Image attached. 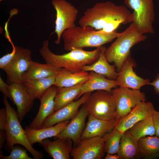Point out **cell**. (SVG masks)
Wrapping results in <instances>:
<instances>
[{
  "instance_id": "4316f807",
  "label": "cell",
  "mask_w": 159,
  "mask_h": 159,
  "mask_svg": "<svg viewBox=\"0 0 159 159\" xmlns=\"http://www.w3.org/2000/svg\"><path fill=\"white\" fill-rule=\"evenodd\" d=\"M83 84L70 87H57L54 99V112L74 101L80 94Z\"/></svg>"
},
{
  "instance_id": "d4e9b609",
  "label": "cell",
  "mask_w": 159,
  "mask_h": 159,
  "mask_svg": "<svg viewBox=\"0 0 159 159\" xmlns=\"http://www.w3.org/2000/svg\"><path fill=\"white\" fill-rule=\"evenodd\" d=\"M106 49L104 46H102L97 60L91 64L85 66L82 70L93 71L109 79L115 80L117 72L115 70V66L110 65L105 58L104 53Z\"/></svg>"
},
{
  "instance_id": "484cf974",
  "label": "cell",
  "mask_w": 159,
  "mask_h": 159,
  "mask_svg": "<svg viewBox=\"0 0 159 159\" xmlns=\"http://www.w3.org/2000/svg\"><path fill=\"white\" fill-rule=\"evenodd\" d=\"M55 75L34 80H27L22 82L24 87L33 100L39 99L55 82Z\"/></svg>"
},
{
  "instance_id": "ab89813d",
  "label": "cell",
  "mask_w": 159,
  "mask_h": 159,
  "mask_svg": "<svg viewBox=\"0 0 159 159\" xmlns=\"http://www.w3.org/2000/svg\"><path fill=\"white\" fill-rule=\"evenodd\" d=\"M2 0H0V1H2Z\"/></svg>"
},
{
  "instance_id": "1f68e13d",
  "label": "cell",
  "mask_w": 159,
  "mask_h": 159,
  "mask_svg": "<svg viewBox=\"0 0 159 159\" xmlns=\"http://www.w3.org/2000/svg\"><path fill=\"white\" fill-rule=\"evenodd\" d=\"M121 24H123L122 21L119 20H114L108 23L101 29L96 30V31L99 33H111L116 30L117 28Z\"/></svg>"
},
{
  "instance_id": "836d02e7",
  "label": "cell",
  "mask_w": 159,
  "mask_h": 159,
  "mask_svg": "<svg viewBox=\"0 0 159 159\" xmlns=\"http://www.w3.org/2000/svg\"><path fill=\"white\" fill-rule=\"evenodd\" d=\"M8 123V116L6 108L0 110V131H5Z\"/></svg>"
},
{
  "instance_id": "3957f363",
  "label": "cell",
  "mask_w": 159,
  "mask_h": 159,
  "mask_svg": "<svg viewBox=\"0 0 159 159\" xmlns=\"http://www.w3.org/2000/svg\"><path fill=\"white\" fill-rule=\"evenodd\" d=\"M120 33L115 30L109 33H99L89 26H76L62 33L64 50L71 51L85 47H98L112 41Z\"/></svg>"
},
{
  "instance_id": "30bf717a",
  "label": "cell",
  "mask_w": 159,
  "mask_h": 159,
  "mask_svg": "<svg viewBox=\"0 0 159 159\" xmlns=\"http://www.w3.org/2000/svg\"><path fill=\"white\" fill-rule=\"evenodd\" d=\"M16 52L13 59L3 70L6 72L10 84L22 83V76L29 69L31 59V52L27 48L15 46Z\"/></svg>"
},
{
  "instance_id": "9c48e42d",
  "label": "cell",
  "mask_w": 159,
  "mask_h": 159,
  "mask_svg": "<svg viewBox=\"0 0 159 159\" xmlns=\"http://www.w3.org/2000/svg\"><path fill=\"white\" fill-rule=\"evenodd\" d=\"M52 4L56 11L54 32L57 39L55 42L59 44L63 32L76 26L75 23L78 11L74 6L65 0H52Z\"/></svg>"
},
{
  "instance_id": "d6986e66",
  "label": "cell",
  "mask_w": 159,
  "mask_h": 159,
  "mask_svg": "<svg viewBox=\"0 0 159 159\" xmlns=\"http://www.w3.org/2000/svg\"><path fill=\"white\" fill-rule=\"evenodd\" d=\"M88 120L81 136V140L96 137H102L115 127L116 118L109 120L97 118L89 114Z\"/></svg>"
},
{
  "instance_id": "8fae6325",
  "label": "cell",
  "mask_w": 159,
  "mask_h": 159,
  "mask_svg": "<svg viewBox=\"0 0 159 159\" xmlns=\"http://www.w3.org/2000/svg\"><path fill=\"white\" fill-rule=\"evenodd\" d=\"M73 148L70 156L73 159H102L104 157V141L96 137L80 140Z\"/></svg>"
},
{
  "instance_id": "e0dca14e",
  "label": "cell",
  "mask_w": 159,
  "mask_h": 159,
  "mask_svg": "<svg viewBox=\"0 0 159 159\" xmlns=\"http://www.w3.org/2000/svg\"><path fill=\"white\" fill-rule=\"evenodd\" d=\"M57 87L52 86L39 99L40 105L36 117L29 126V128L39 129L41 128L46 119L54 112V99Z\"/></svg>"
},
{
  "instance_id": "277c9868",
  "label": "cell",
  "mask_w": 159,
  "mask_h": 159,
  "mask_svg": "<svg viewBox=\"0 0 159 159\" xmlns=\"http://www.w3.org/2000/svg\"><path fill=\"white\" fill-rule=\"evenodd\" d=\"M147 36L141 33L132 22L123 32L120 33L115 41L105 52L109 63H112L119 71L124 62L130 56V50L135 44L145 40Z\"/></svg>"
},
{
  "instance_id": "52a82bcc",
  "label": "cell",
  "mask_w": 159,
  "mask_h": 159,
  "mask_svg": "<svg viewBox=\"0 0 159 159\" xmlns=\"http://www.w3.org/2000/svg\"><path fill=\"white\" fill-rule=\"evenodd\" d=\"M89 114L109 120L115 118L116 106L111 93L99 90L91 93L85 103Z\"/></svg>"
},
{
  "instance_id": "5bb4252c",
  "label": "cell",
  "mask_w": 159,
  "mask_h": 159,
  "mask_svg": "<svg viewBox=\"0 0 159 159\" xmlns=\"http://www.w3.org/2000/svg\"><path fill=\"white\" fill-rule=\"evenodd\" d=\"M91 93L92 92L86 93L77 100L54 112L46 119L41 128L51 127L60 122L71 120L77 114L80 107L86 102Z\"/></svg>"
},
{
  "instance_id": "9a60e30c",
  "label": "cell",
  "mask_w": 159,
  "mask_h": 159,
  "mask_svg": "<svg viewBox=\"0 0 159 159\" xmlns=\"http://www.w3.org/2000/svg\"><path fill=\"white\" fill-rule=\"evenodd\" d=\"M89 114L85 104L82 107L75 116L70 120L64 128L56 137L71 140L74 144L77 145L85 126L86 119Z\"/></svg>"
},
{
  "instance_id": "8d00e7d4",
  "label": "cell",
  "mask_w": 159,
  "mask_h": 159,
  "mask_svg": "<svg viewBox=\"0 0 159 159\" xmlns=\"http://www.w3.org/2000/svg\"><path fill=\"white\" fill-rule=\"evenodd\" d=\"M149 85L153 86L155 93L159 95V71L155 79Z\"/></svg>"
},
{
  "instance_id": "74e56055",
  "label": "cell",
  "mask_w": 159,
  "mask_h": 159,
  "mask_svg": "<svg viewBox=\"0 0 159 159\" xmlns=\"http://www.w3.org/2000/svg\"><path fill=\"white\" fill-rule=\"evenodd\" d=\"M6 140L5 131H0V155H3L2 149Z\"/></svg>"
},
{
  "instance_id": "f546056e",
  "label": "cell",
  "mask_w": 159,
  "mask_h": 159,
  "mask_svg": "<svg viewBox=\"0 0 159 159\" xmlns=\"http://www.w3.org/2000/svg\"><path fill=\"white\" fill-rule=\"evenodd\" d=\"M123 133L115 128L103 137L105 153L111 154L118 153L120 142Z\"/></svg>"
},
{
  "instance_id": "d6a6232c",
  "label": "cell",
  "mask_w": 159,
  "mask_h": 159,
  "mask_svg": "<svg viewBox=\"0 0 159 159\" xmlns=\"http://www.w3.org/2000/svg\"><path fill=\"white\" fill-rule=\"evenodd\" d=\"M16 52L15 46H13V50L10 53H8L0 58V68H4L11 62Z\"/></svg>"
},
{
  "instance_id": "ba28073f",
  "label": "cell",
  "mask_w": 159,
  "mask_h": 159,
  "mask_svg": "<svg viewBox=\"0 0 159 159\" xmlns=\"http://www.w3.org/2000/svg\"><path fill=\"white\" fill-rule=\"evenodd\" d=\"M111 93L116 106V122L126 115L140 102L146 100L145 94L140 90L119 87L112 89Z\"/></svg>"
},
{
  "instance_id": "5b68a950",
  "label": "cell",
  "mask_w": 159,
  "mask_h": 159,
  "mask_svg": "<svg viewBox=\"0 0 159 159\" xmlns=\"http://www.w3.org/2000/svg\"><path fill=\"white\" fill-rule=\"evenodd\" d=\"M7 98L3 96V102L8 116V123L5 131L6 140L4 146L5 149L10 152L15 145L19 144L24 147L30 152L34 159L43 158V154L35 150L30 143L25 130L23 129L20 124L16 111L10 105Z\"/></svg>"
},
{
  "instance_id": "6da1fadb",
  "label": "cell",
  "mask_w": 159,
  "mask_h": 159,
  "mask_svg": "<svg viewBox=\"0 0 159 159\" xmlns=\"http://www.w3.org/2000/svg\"><path fill=\"white\" fill-rule=\"evenodd\" d=\"M122 21L123 24L132 22V13L125 6L110 1L98 2L87 8L78 21L80 26H89L96 30L103 28L114 21Z\"/></svg>"
},
{
  "instance_id": "e575fe53",
  "label": "cell",
  "mask_w": 159,
  "mask_h": 159,
  "mask_svg": "<svg viewBox=\"0 0 159 159\" xmlns=\"http://www.w3.org/2000/svg\"><path fill=\"white\" fill-rule=\"evenodd\" d=\"M0 90L4 95L9 98L13 102V100L10 92V85L6 84L0 77Z\"/></svg>"
},
{
  "instance_id": "ffe728a7",
  "label": "cell",
  "mask_w": 159,
  "mask_h": 159,
  "mask_svg": "<svg viewBox=\"0 0 159 159\" xmlns=\"http://www.w3.org/2000/svg\"><path fill=\"white\" fill-rule=\"evenodd\" d=\"M89 79L82 84L80 92L76 99L84 94L95 90H102L111 93L112 90L117 85L116 80L107 79L104 76L90 71Z\"/></svg>"
},
{
  "instance_id": "44dd1931",
  "label": "cell",
  "mask_w": 159,
  "mask_h": 159,
  "mask_svg": "<svg viewBox=\"0 0 159 159\" xmlns=\"http://www.w3.org/2000/svg\"><path fill=\"white\" fill-rule=\"evenodd\" d=\"M89 73L81 70L72 72L62 68L55 75L53 85L57 87H72L80 84H84L89 79Z\"/></svg>"
},
{
  "instance_id": "cb8c5ba5",
  "label": "cell",
  "mask_w": 159,
  "mask_h": 159,
  "mask_svg": "<svg viewBox=\"0 0 159 159\" xmlns=\"http://www.w3.org/2000/svg\"><path fill=\"white\" fill-rule=\"evenodd\" d=\"M120 159H135L140 158L138 140L127 131L121 138L117 153Z\"/></svg>"
},
{
  "instance_id": "8992f818",
  "label": "cell",
  "mask_w": 159,
  "mask_h": 159,
  "mask_svg": "<svg viewBox=\"0 0 159 159\" xmlns=\"http://www.w3.org/2000/svg\"><path fill=\"white\" fill-rule=\"evenodd\" d=\"M124 4L133 10L132 22L142 33H155L153 24L155 20L153 0H124Z\"/></svg>"
},
{
  "instance_id": "d590c367",
  "label": "cell",
  "mask_w": 159,
  "mask_h": 159,
  "mask_svg": "<svg viewBox=\"0 0 159 159\" xmlns=\"http://www.w3.org/2000/svg\"><path fill=\"white\" fill-rule=\"evenodd\" d=\"M152 117L155 130V135L159 138V111L156 110Z\"/></svg>"
},
{
  "instance_id": "603a6c76",
  "label": "cell",
  "mask_w": 159,
  "mask_h": 159,
  "mask_svg": "<svg viewBox=\"0 0 159 159\" xmlns=\"http://www.w3.org/2000/svg\"><path fill=\"white\" fill-rule=\"evenodd\" d=\"M61 68L47 63L42 64L32 60L29 69L22 75V83L55 75Z\"/></svg>"
},
{
  "instance_id": "7402d4cb",
  "label": "cell",
  "mask_w": 159,
  "mask_h": 159,
  "mask_svg": "<svg viewBox=\"0 0 159 159\" xmlns=\"http://www.w3.org/2000/svg\"><path fill=\"white\" fill-rule=\"evenodd\" d=\"M70 120L58 123L51 127L39 129H32L26 126L25 131L30 144L33 145L47 138L57 136L64 128Z\"/></svg>"
},
{
  "instance_id": "f1b7e54d",
  "label": "cell",
  "mask_w": 159,
  "mask_h": 159,
  "mask_svg": "<svg viewBox=\"0 0 159 159\" xmlns=\"http://www.w3.org/2000/svg\"><path fill=\"white\" fill-rule=\"evenodd\" d=\"M127 131L138 140L143 137L154 136L155 130L152 116L137 122Z\"/></svg>"
},
{
  "instance_id": "2e32d148",
  "label": "cell",
  "mask_w": 159,
  "mask_h": 159,
  "mask_svg": "<svg viewBox=\"0 0 159 159\" xmlns=\"http://www.w3.org/2000/svg\"><path fill=\"white\" fill-rule=\"evenodd\" d=\"M10 90L13 103L17 107L16 112L20 122L31 110L34 100L23 84L13 83L10 84Z\"/></svg>"
},
{
  "instance_id": "7c38bea8",
  "label": "cell",
  "mask_w": 159,
  "mask_h": 159,
  "mask_svg": "<svg viewBox=\"0 0 159 159\" xmlns=\"http://www.w3.org/2000/svg\"><path fill=\"white\" fill-rule=\"evenodd\" d=\"M135 65L134 61L130 56L124 62L120 70L117 72L115 80L117 86L140 90L143 86L149 84V79L141 78L134 71L133 67Z\"/></svg>"
},
{
  "instance_id": "7a4b0ae2",
  "label": "cell",
  "mask_w": 159,
  "mask_h": 159,
  "mask_svg": "<svg viewBox=\"0 0 159 159\" xmlns=\"http://www.w3.org/2000/svg\"><path fill=\"white\" fill-rule=\"evenodd\" d=\"M102 46L91 51L75 49L67 53L57 55L50 50L47 40L44 41L39 51L46 63L74 72L82 70L85 66L95 62L99 57Z\"/></svg>"
},
{
  "instance_id": "4fadbf2b",
  "label": "cell",
  "mask_w": 159,
  "mask_h": 159,
  "mask_svg": "<svg viewBox=\"0 0 159 159\" xmlns=\"http://www.w3.org/2000/svg\"><path fill=\"white\" fill-rule=\"evenodd\" d=\"M156 110L150 102H142L126 115L116 122L115 128L124 133L137 122L152 116Z\"/></svg>"
},
{
  "instance_id": "ac0fdd59",
  "label": "cell",
  "mask_w": 159,
  "mask_h": 159,
  "mask_svg": "<svg viewBox=\"0 0 159 159\" xmlns=\"http://www.w3.org/2000/svg\"><path fill=\"white\" fill-rule=\"evenodd\" d=\"M52 141L48 138L44 139L39 143L49 155L54 159H69L73 149L72 141L62 138H55Z\"/></svg>"
},
{
  "instance_id": "83f0119b",
  "label": "cell",
  "mask_w": 159,
  "mask_h": 159,
  "mask_svg": "<svg viewBox=\"0 0 159 159\" xmlns=\"http://www.w3.org/2000/svg\"><path fill=\"white\" fill-rule=\"evenodd\" d=\"M140 158L146 159L159 157V138L147 136L138 140Z\"/></svg>"
},
{
  "instance_id": "4dcf8cb0",
  "label": "cell",
  "mask_w": 159,
  "mask_h": 159,
  "mask_svg": "<svg viewBox=\"0 0 159 159\" xmlns=\"http://www.w3.org/2000/svg\"><path fill=\"white\" fill-rule=\"evenodd\" d=\"M10 154L7 156L0 155L1 159H34L29 157L26 150L22 146L14 145L11 149Z\"/></svg>"
},
{
  "instance_id": "f35d334b",
  "label": "cell",
  "mask_w": 159,
  "mask_h": 159,
  "mask_svg": "<svg viewBox=\"0 0 159 159\" xmlns=\"http://www.w3.org/2000/svg\"><path fill=\"white\" fill-rule=\"evenodd\" d=\"M105 159H120L118 155L117 154H111L107 153L104 158Z\"/></svg>"
}]
</instances>
